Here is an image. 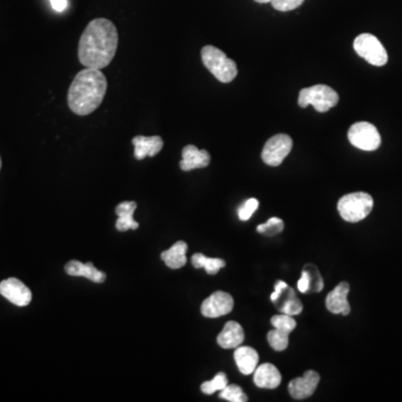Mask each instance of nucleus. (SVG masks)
<instances>
[{
    "label": "nucleus",
    "instance_id": "obj_1",
    "mask_svg": "<svg viewBox=\"0 0 402 402\" xmlns=\"http://www.w3.org/2000/svg\"><path fill=\"white\" fill-rule=\"evenodd\" d=\"M118 44L116 25L106 18L93 19L79 38V62L85 67L104 69L113 61Z\"/></svg>",
    "mask_w": 402,
    "mask_h": 402
},
{
    "label": "nucleus",
    "instance_id": "obj_2",
    "mask_svg": "<svg viewBox=\"0 0 402 402\" xmlns=\"http://www.w3.org/2000/svg\"><path fill=\"white\" fill-rule=\"evenodd\" d=\"M108 89V81L101 69H82L74 77L67 94V103L73 113L85 116L102 104Z\"/></svg>",
    "mask_w": 402,
    "mask_h": 402
},
{
    "label": "nucleus",
    "instance_id": "obj_3",
    "mask_svg": "<svg viewBox=\"0 0 402 402\" xmlns=\"http://www.w3.org/2000/svg\"><path fill=\"white\" fill-rule=\"evenodd\" d=\"M201 60L208 71L221 83H230L237 77V65L235 61L227 57L219 48L207 45L201 50Z\"/></svg>",
    "mask_w": 402,
    "mask_h": 402
},
{
    "label": "nucleus",
    "instance_id": "obj_4",
    "mask_svg": "<svg viewBox=\"0 0 402 402\" xmlns=\"http://www.w3.org/2000/svg\"><path fill=\"white\" fill-rule=\"evenodd\" d=\"M374 199L367 192H353L343 196L337 203V211L342 218L349 223H357L370 215Z\"/></svg>",
    "mask_w": 402,
    "mask_h": 402
},
{
    "label": "nucleus",
    "instance_id": "obj_5",
    "mask_svg": "<svg viewBox=\"0 0 402 402\" xmlns=\"http://www.w3.org/2000/svg\"><path fill=\"white\" fill-rule=\"evenodd\" d=\"M339 103V95L332 87L328 85H313L311 87L301 89L298 95V106L301 108L314 106L318 112L324 113Z\"/></svg>",
    "mask_w": 402,
    "mask_h": 402
},
{
    "label": "nucleus",
    "instance_id": "obj_6",
    "mask_svg": "<svg viewBox=\"0 0 402 402\" xmlns=\"http://www.w3.org/2000/svg\"><path fill=\"white\" fill-rule=\"evenodd\" d=\"M353 48L360 57L374 66H384L388 63V53L381 42L371 34H361L353 43Z\"/></svg>",
    "mask_w": 402,
    "mask_h": 402
},
{
    "label": "nucleus",
    "instance_id": "obj_7",
    "mask_svg": "<svg viewBox=\"0 0 402 402\" xmlns=\"http://www.w3.org/2000/svg\"><path fill=\"white\" fill-rule=\"evenodd\" d=\"M351 145L363 151H374L381 145V137L374 124L357 122L347 132Z\"/></svg>",
    "mask_w": 402,
    "mask_h": 402
},
{
    "label": "nucleus",
    "instance_id": "obj_8",
    "mask_svg": "<svg viewBox=\"0 0 402 402\" xmlns=\"http://www.w3.org/2000/svg\"><path fill=\"white\" fill-rule=\"evenodd\" d=\"M293 147V141L287 134H277L264 145L262 159L268 166L277 167L281 164Z\"/></svg>",
    "mask_w": 402,
    "mask_h": 402
},
{
    "label": "nucleus",
    "instance_id": "obj_9",
    "mask_svg": "<svg viewBox=\"0 0 402 402\" xmlns=\"http://www.w3.org/2000/svg\"><path fill=\"white\" fill-rule=\"evenodd\" d=\"M233 308H234V298L232 295L218 291L203 301L201 304V314L205 318H220L232 312Z\"/></svg>",
    "mask_w": 402,
    "mask_h": 402
},
{
    "label": "nucleus",
    "instance_id": "obj_10",
    "mask_svg": "<svg viewBox=\"0 0 402 402\" xmlns=\"http://www.w3.org/2000/svg\"><path fill=\"white\" fill-rule=\"evenodd\" d=\"M0 294L13 304L24 308L32 301L30 289L17 279H9L0 283Z\"/></svg>",
    "mask_w": 402,
    "mask_h": 402
},
{
    "label": "nucleus",
    "instance_id": "obj_11",
    "mask_svg": "<svg viewBox=\"0 0 402 402\" xmlns=\"http://www.w3.org/2000/svg\"><path fill=\"white\" fill-rule=\"evenodd\" d=\"M318 382H320V376L316 371H306L304 376L293 379L292 381L289 382V394L296 400L310 398L316 392Z\"/></svg>",
    "mask_w": 402,
    "mask_h": 402
},
{
    "label": "nucleus",
    "instance_id": "obj_12",
    "mask_svg": "<svg viewBox=\"0 0 402 402\" xmlns=\"http://www.w3.org/2000/svg\"><path fill=\"white\" fill-rule=\"evenodd\" d=\"M350 292V285L347 281H342L326 297V308L333 314L349 316L351 306L347 302V295Z\"/></svg>",
    "mask_w": 402,
    "mask_h": 402
},
{
    "label": "nucleus",
    "instance_id": "obj_13",
    "mask_svg": "<svg viewBox=\"0 0 402 402\" xmlns=\"http://www.w3.org/2000/svg\"><path fill=\"white\" fill-rule=\"evenodd\" d=\"M211 163V155L206 150H199L196 145H186L182 149V160L180 168L184 171L206 168Z\"/></svg>",
    "mask_w": 402,
    "mask_h": 402
},
{
    "label": "nucleus",
    "instance_id": "obj_14",
    "mask_svg": "<svg viewBox=\"0 0 402 402\" xmlns=\"http://www.w3.org/2000/svg\"><path fill=\"white\" fill-rule=\"evenodd\" d=\"M132 143L134 145V157L138 160H143L145 157H155L163 147V140L159 135H138L132 139Z\"/></svg>",
    "mask_w": 402,
    "mask_h": 402
},
{
    "label": "nucleus",
    "instance_id": "obj_15",
    "mask_svg": "<svg viewBox=\"0 0 402 402\" xmlns=\"http://www.w3.org/2000/svg\"><path fill=\"white\" fill-rule=\"evenodd\" d=\"M281 381V376L279 369L272 363L260 364L254 372V382L262 389H277Z\"/></svg>",
    "mask_w": 402,
    "mask_h": 402
},
{
    "label": "nucleus",
    "instance_id": "obj_16",
    "mask_svg": "<svg viewBox=\"0 0 402 402\" xmlns=\"http://www.w3.org/2000/svg\"><path fill=\"white\" fill-rule=\"evenodd\" d=\"M245 333L242 325L235 321L227 322L219 333L217 342L223 349H236L244 342Z\"/></svg>",
    "mask_w": 402,
    "mask_h": 402
},
{
    "label": "nucleus",
    "instance_id": "obj_17",
    "mask_svg": "<svg viewBox=\"0 0 402 402\" xmlns=\"http://www.w3.org/2000/svg\"><path fill=\"white\" fill-rule=\"evenodd\" d=\"M65 272L71 277H86L94 283H103L106 279V274L99 271L92 263L83 264L79 260H71L66 264Z\"/></svg>",
    "mask_w": 402,
    "mask_h": 402
},
{
    "label": "nucleus",
    "instance_id": "obj_18",
    "mask_svg": "<svg viewBox=\"0 0 402 402\" xmlns=\"http://www.w3.org/2000/svg\"><path fill=\"white\" fill-rule=\"evenodd\" d=\"M234 357L235 362H236L237 367L242 374L248 376V374L255 372L258 366V361H259V357H258L257 351L255 349L250 347H236Z\"/></svg>",
    "mask_w": 402,
    "mask_h": 402
},
{
    "label": "nucleus",
    "instance_id": "obj_19",
    "mask_svg": "<svg viewBox=\"0 0 402 402\" xmlns=\"http://www.w3.org/2000/svg\"><path fill=\"white\" fill-rule=\"evenodd\" d=\"M274 305L279 308V312L291 316H298L303 311L302 302L297 298L294 289L289 286L283 291Z\"/></svg>",
    "mask_w": 402,
    "mask_h": 402
},
{
    "label": "nucleus",
    "instance_id": "obj_20",
    "mask_svg": "<svg viewBox=\"0 0 402 402\" xmlns=\"http://www.w3.org/2000/svg\"><path fill=\"white\" fill-rule=\"evenodd\" d=\"M188 245L184 242H177L172 247L161 254V259L171 269H179L187 263Z\"/></svg>",
    "mask_w": 402,
    "mask_h": 402
},
{
    "label": "nucleus",
    "instance_id": "obj_21",
    "mask_svg": "<svg viewBox=\"0 0 402 402\" xmlns=\"http://www.w3.org/2000/svg\"><path fill=\"white\" fill-rule=\"evenodd\" d=\"M192 265L196 268H205L206 272L211 275L218 273L221 268L226 266V262L220 258L206 257L203 254H195L191 258Z\"/></svg>",
    "mask_w": 402,
    "mask_h": 402
},
{
    "label": "nucleus",
    "instance_id": "obj_22",
    "mask_svg": "<svg viewBox=\"0 0 402 402\" xmlns=\"http://www.w3.org/2000/svg\"><path fill=\"white\" fill-rule=\"evenodd\" d=\"M289 334L281 330L274 329L267 333V341L275 351H284L289 347Z\"/></svg>",
    "mask_w": 402,
    "mask_h": 402
},
{
    "label": "nucleus",
    "instance_id": "obj_23",
    "mask_svg": "<svg viewBox=\"0 0 402 402\" xmlns=\"http://www.w3.org/2000/svg\"><path fill=\"white\" fill-rule=\"evenodd\" d=\"M219 398L230 402H246L248 400L247 396L237 384H227L226 388L219 393Z\"/></svg>",
    "mask_w": 402,
    "mask_h": 402
},
{
    "label": "nucleus",
    "instance_id": "obj_24",
    "mask_svg": "<svg viewBox=\"0 0 402 402\" xmlns=\"http://www.w3.org/2000/svg\"><path fill=\"white\" fill-rule=\"evenodd\" d=\"M228 384V379L223 372H219L213 380L206 381L201 384V391L205 394H213L215 392L221 391Z\"/></svg>",
    "mask_w": 402,
    "mask_h": 402
},
{
    "label": "nucleus",
    "instance_id": "obj_25",
    "mask_svg": "<svg viewBox=\"0 0 402 402\" xmlns=\"http://www.w3.org/2000/svg\"><path fill=\"white\" fill-rule=\"evenodd\" d=\"M271 323L275 329L281 330V331L286 332L289 334L294 331L295 328H296V321H295L294 318L287 316L284 313H281V316H274L272 318Z\"/></svg>",
    "mask_w": 402,
    "mask_h": 402
},
{
    "label": "nucleus",
    "instance_id": "obj_26",
    "mask_svg": "<svg viewBox=\"0 0 402 402\" xmlns=\"http://www.w3.org/2000/svg\"><path fill=\"white\" fill-rule=\"evenodd\" d=\"M284 229V223L281 219L277 218V217H273V218L268 219L267 223H262L257 227V232L259 234L265 235V236H275V235L279 234Z\"/></svg>",
    "mask_w": 402,
    "mask_h": 402
},
{
    "label": "nucleus",
    "instance_id": "obj_27",
    "mask_svg": "<svg viewBox=\"0 0 402 402\" xmlns=\"http://www.w3.org/2000/svg\"><path fill=\"white\" fill-rule=\"evenodd\" d=\"M303 269L308 272V275H310V289H308V293L321 292L324 286L323 279H322L321 274L318 272V268L312 265V264H308Z\"/></svg>",
    "mask_w": 402,
    "mask_h": 402
},
{
    "label": "nucleus",
    "instance_id": "obj_28",
    "mask_svg": "<svg viewBox=\"0 0 402 402\" xmlns=\"http://www.w3.org/2000/svg\"><path fill=\"white\" fill-rule=\"evenodd\" d=\"M258 206H259V201L256 198L248 199L238 211L240 220L247 221L248 219H250V217L257 211Z\"/></svg>",
    "mask_w": 402,
    "mask_h": 402
},
{
    "label": "nucleus",
    "instance_id": "obj_29",
    "mask_svg": "<svg viewBox=\"0 0 402 402\" xmlns=\"http://www.w3.org/2000/svg\"><path fill=\"white\" fill-rule=\"evenodd\" d=\"M305 0H272L274 9L279 11H291L298 9Z\"/></svg>",
    "mask_w": 402,
    "mask_h": 402
},
{
    "label": "nucleus",
    "instance_id": "obj_30",
    "mask_svg": "<svg viewBox=\"0 0 402 402\" xmlns=\"http://www.w3.org/2000/svg\"><path fill=\"white\" fill-rule=\"evenodd\" d=\"M116 226L120 232H126L128 229L139 228V223L134 220L133 216H122L118 217Z\"/></svg>",
    "mask_w": 402,
    "mask_h": 402
},
{
    "label": "nucleus",
    "instance_id": "obj_31",
    "mask_svg": "<svg viewBox=\"0 0 402 402\" xmlns=\"http://www.w3.org/2000/svg\"><path fill=\"white\" fill-rule=\"evenodd\" d=\"M135 209H137V203H134V201H123V203L116 206V213L118 215V217L133 216Z\"/></svg>",
    "mask_w": 402,
    "mask_h": 402
},
{
    "label": "nucleus",
    "instance_id": "obj_32",
    "mask_svg": "<svg viewBox=\"0 0 402 402\" xmlns=\"http://www.w3.org/2000/svg\"><path fill=\"white\" fill-rule=\"evenodd\" d=\"M297 289H298L301 293H308V289H310V275L305 269H303L302 277H301L300 281L297 283Z\"/></svg>",
    "mask_w": 402,
    "mask_h": 402
},
{
    "label": "nucleus",
    "instance_id": "obj_33",
    "mask_svg": "<svg viewBox=\"0 0 402 402\" xmlns=\"http://www.w3.org/2000/svg\"><path fill=\"white\" fill-rule=\"evenodd\" d=\"M287 286H289V285H287L285 281H277V283H275V291H274L273 294L271 295L272 302H275V301L281 296V293H283V291H284Z\"/></svg>",
    "mask_w": 402,
    "mask_h": 402
},
{
    "label": "nucleus",
    "instance_id": "obj_34",
    "mask_svg": "<svg viewBox=\"0 0 402 402\" xmlns=\"http://www.w3.org/2000/svg\"><path fill=\"white\" fill-rule=\"evenodd\" d=\"M50 1L53 9H55L58 13L65 11L66 7H67V0H50Z\"/></svg>",
    "mask_w": 402,
    "mask_h": 402
},
{
    "label": "nucleus",
    "instance_id": "obj_35",
    "mask_svg": "<svg viewBox=\"0 0 402 402\" xmlns=\"http://www.w3.org/2000/svg\"><path fill=\"white\" fill-rule=\"evenodd\" d=\"M256 3L267 4L271 3L272 0H255Z\"/></svg>",
    "mask_w": 402,
    "mask_h": 402
},
{
    "label": "nucleus",
    "instance_id": "obj_36",
    "mask_svg": "<svg viewBox=\"0 0 402 402\" xmlns=\"http://www.w3.org/2000/svg\"><path fill=\"white\" fill-rule=\"evenodd\" d=\"M0 168H1V159H0Z\"/></svg>",
    "mask_w": 402,
    "mask_h": 402
}]
</instances>
